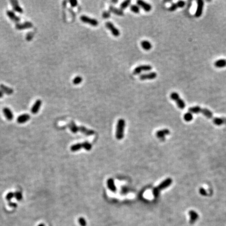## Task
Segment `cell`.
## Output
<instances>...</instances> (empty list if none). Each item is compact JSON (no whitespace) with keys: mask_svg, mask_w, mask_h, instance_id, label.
<instances>
[{"mask_svg":"<svg viewBox=\"0 0 226 226\" xmlns=\"http://www.w3.org/2000/svg\"><path fill=\"white\" fill-rule=\"evenodd\" d=\"M82 81V78L80 76H77L74 78L73 80V83L75 85H77L81 83Z\"/></svg>","mask_w":226,"mask_h":226,"instance_id":"obj_30","label":"cell"},{"mask_svg":"<svg viewBox=\"0 0 226 226\" xmlns=\"http://www.w3.org/2000/svg\"><path fill=\"white\" fill-rule=\"evenodd\" d=\"M137 4L139 5L140 7H141L145 11L149 12L151 10L152 6L149 4H148L143 1H141V0H139V1L137 2Z\"/></svg>","mask_w":226,"mask_h":226,"instance_id":"obj_19","label":"cell"},{"mask_svg":"<svg viewBox=\"0 0 226 226\" xmlns=\"http://www.w3.org/2000/svg\"><path fill=\"white\" fill-rule=\"evenodd\" d=\"M14 197V193L12 192H9L6 195V196H5V198H6V201H7L9 202L11 201L12 200Z\"/></svg>","mask_w":226,"mask_h":226,"instance_id":"obj_29","label":"cell"},{"mask_svg":"<svg viewBox=\"0 0 226 226\" xmlns=\"http://www.w3.org/2000/svg\"><path fill=\"white\" fill-rule=\"evenodd\" d=\"M215 67L218 68H223L226 67V60L225 59H221L215 61L214 63Z\"/></svg>","mask_w":226,"mask_h":226,"instance_id":"obj_22","label":"cell"},{"mask_svg":"<svg viewBox=\"0 0 226 226\" xmlns=\"http://www.w3.org/2000/svg\"><path fill=\"white\" fill-rule=\"evenodd\" d=\"M142 48L146 50H149L152 48V44L148 40H143L141 42Z\"/></svg>","mask_w":226,"mask_h":226,"instance_id":"obj_24","label":"cell"},{"mask_svg":"<svg viewBox=\"0 0 226 226\" xmlns=\"http://www.w3.org/2000/svg\"><path fill=\"white\" fill-rule=\"evenodd\" d=\"M3 93L1 91H0V99L3 97Z\"/></svg>","mask_w":226,"mask_h":226,"instance_id":"obj_38","label":"cell"},{"mask_svg":"<svg viewBox=\"0 0 226 226\" xmlns=\"http://www.w3.org/2000/svg\"><path fill=\"white\" fill-rule=\"evenodd\" d=\"M170 98L176 102L177 106L179 108L183 110L185 108L186 104L185 102L181 98L177 93L173 92L171 93L170 94Z\"/></svg>","mask_w":226,"mask_h":226,"instance_id":"obj_5","label":"cell"},{"mask_svg":"<svg viewBox=\"0 0 226 226\" xmlns=\"http://www.w3.org/2000/svg\"><path fill=\"white\" fill-rule=\"evenodd\" d=\"M107 184L108 189L113 192H115L116 191V187L115 184V182L113 178H109L107 182Z\"/></svg>","mask_w":226,"mask_h":226,"instance_id":"obj_21","label":"cell"},{"mask_svg":"<svg viewBox=\"0 0 226 226\" xmlns=\"http://www.w3.org/2000/svg\"><path fill=\"white\" fill-rule=\"evenodd\" d=\"M69 2L72 7H75L77 4V2L76 1H70Z\"/></svg>","mask_w":226,"mask_h":226,"instance_id":"obj_36","label":"cell"},{"mask_svg":"<svg viewBox=\"0 0 226 226\" xmlns=\"http://www.w3.org/2000/svg\"><path fill=\"white\" fill-rule=\"evenodd\" d=\"M106 27L112 32L113 35L115 37H118L120 35L119 30L116 28L114 25L110 22H107L105 24Z\"/></svg>","mask_w":226,"mask_h":226,"instance_id":"obj_8","label":"cell"},{"mask_svg":"<svg viewBox=\"0 0 226 226\" xmlns=\"http://www.w3.org/2000/svg\"><path fill=\"white\" fill-rule=\"evenodd\" d=\"M38 226H45V225L44 224H40L39 225H38Z\"/></svg>","mask_w":226,"mask_h":226,"instance_id":"obj_39","label":"cell"},{"mask_svg":"<svg viewBox=\"0 0 226 226\" xmlns=\"http://www.w3.org/2000/svg\"><path fill=\"white\" fill-rule=\"evenodd\" d=\"M125 127V120L123 119H119L116 126V138L117 139L121 140L123 138L124 136Z\"/></svg>","mask_w":226,"mask_h":226,"instance_id":"obj_3","label":"cell"},{"mask_svg":"<svg viewBox=\"0 0 226 226\" xmlns=\"http://www.w3.org/2000/svg\"><path fill=\"white\" fill-rule=\"evenodd\" d=\"M157 76V74L156 72H151L147 74H143L141 75H140L139 78L141 80H152L156 78Z\"/></svg>","mask_w":226,"mask_h":226,"instance_id":"obj_14","label":"cell"},{"mask_svg":"<svg viewBox=\"0 0 226 226\" xmlns=\"http://www.w3.org/2000/svg\"><path fill=\"white\" fill-rule=\"evenodd\" d=\"M8 205L10 206V207H12V208H16V207H17V204L16 203H15V202H12V201L9 202Z\"/></svg>","mask_w":226,"mask_h":226,"instance_id":"obj_34","label":"cell"},{"mask_svg":"<svg viewBox=\"0 0 226 226\" xmlns=\"http://www.w3.org/2000/svg\"><path fill=\"white\" fill-rule=\"evenodd\" d=\"M152 67L150 65H141L136 67L134 70L133 74H134V75H139L142 71H150V70H152Z\"/></svg>","mask_w":226,"mask_h":226,"instance_id":"obj_9","label":"cell"},{"mask_svg":"<svg viewBox=\"0 0 226 226\" xmlns=\"http://www.w3.org/2000/svg\"><path fill=\"white\" fill-rule=\"evenodd\" d=\"M2 111L4 115L5 116L7 120H9V121H11V120L13 119L14 114L13 112L10 110V108L9 107H4L3 108Z\"/></svg>","mask_w":226,"mask_h":226,"instance_id":"obj_15","label":"cell"},{"mask_svg":"<svg viewBox=\"0 0 226 226\" xmlns=\"http://www.w3.org/2000/svg\"><path fill=\"white\" fill-rule=\"evenodd\" d=\"M14 197L17 201H20L23 200V194L21 192L16 191L14 193Z\"/></svg>","mask_w":226,"mask_h":226,"instance_id":"obj_27","label":"cell"},{"mask_svg":"<svg viewBox=\"0 0 226 226\" xmlns=\"http://www.w3.org/2000/svg\"><path fill=\"white\" fill-rule=\"evenodd\" d=\"M42 104V100H37L31 108V113L33 114H37L39 111L41 105Z\"/></svg>","mask_w":226,"mask_h":226,"instance_id":"obj_12","label":"cell"},{"mask_svg":"<svg viewBox=\"0 0 226 226\" xmlns=\"http://www.w3.org/2000/svg\"><path fill=\"white\" fill-rule=\"evenodd\" d=\"M68 127L70 130L73 134H76L77 132L80 131L87 136H92L94 135L95 133L94 131L93 130L88 129L84 126H77L75 122L73 121L70 122L68 125Z\"/></svg>","mask_w":226,"mask_h":226,"instance_id":"obj_1","label":"cell"},{"mask_svg":"<svg viewBox=\"0 0 226 226\" xmlns=\"http://www.w3.org/2000/svg\"><path fill=\"white\" fill-rule=\"evenodd\" d=\"M200 193L201 195H203V196H206L207 195L206 190L203 188H201L200 189Z\"/></svg>","mask_w":226,"mask_h":226,"instance_id":"obj_35","label":"cell"},{"mask_svg":"<svg viewBox=\"0 0 226 226\" xmlns=\"http://www.w3.org/2000/svg\"><path fill=\"white\" fill-rule=\"evenodd\" d=\"M112 2H114V3H117V2H118V1H113Z\"/></svg>","mask_w":226,"mask_h":226,"instance_id":"obj_40","label":"cell"},{"mask_svg":"<svg viewBox=\"0 0 226 226\" xmlns=\"http://www.w3.org/2000/svg\"><path fill=\"white\" fill-rule=\"evenodd\" d=\"M189 214L190 217V222H191L192 223H194V222L197 219V218L198 217V214L195 212L193 211V210L190 211Z\"/></svg>","mask_w":226,"mask_h":226,"instance_id":"obj_25","label":"cell"},{"mask_svg":"<svg viewBox=\"0 0 226 226\" xmlns=\"http://www.w3.org/2000/svg\"><path fill=\"white\" fill-rule=\"evenodd\" d=\"M34 36V33L32 32H30L27 33L26 35V40L28 41H29L33 39Z\"/></svg>","mask_w":226,"mask_h":226,"instance_id":"obj_32","label":"cell"},{"mask_svg":"<svg viewBox=\"0 0 226 226\" xmlns=\"http://www.w3.org/2000/svg\"><path fill=\"white\" fill-rule=\"evenodd\" d=\"M130 10L132 12H133L135 13H139L140 12L139 7L136 5H132L130 6Z\"/></svg>","mask_w":226,"mask_h":226,"instance_id":"obj_31","label":"cell"},{"mask_svg":"<svg viewBox=\"0 0 226 226\" xmlns=\"http://www.w3.org/2000/svg\"><path fill=\"white\" fill-rule=\"evenodd\" d=\"M196 2L197 4V6L195 14V16L196 17H200L201 16L202 14L204 3V1H202V0H197Z\"/></svg>","mask_w":226,"mask_h":226,"instance_id":"obj_11","label":"cell"},{"mask_svg":"<svg viewBox=\"0 0 226 226\" xmlns=\"http://www.w3.org/2000/svg\"><path fill=\"white\" fill-rule=\"evenodd\" d=\"M172 183V180L170 178H167L165 180L161 182L157 187L155 188L152 191V194L153 195L154 197H158L159 193L161 190L167 188H168L169 186Z\"/></svg>","mask_w":226,"mask_h":226,"instance_id":"obj_2","label":"cell"},{"mask_svg":"<svg viewBox=\"0 0 226 226\" xmlns=\"http://www.w3.org/2000/svg\"><path fill=\"white\" fill-rule=\"evenodd\" d=\"M102 16L104 18H108L111 16V13L110 12H107V11L104 12L102 14Z\"/></svg>","mask_w":226,"mask_h":226,"instance_id":"obj_33","label":"cell"},{"mask_svg":"<svg viewBox=\"0 0 226 226\" xmlns=\"http://www.w3.org/2000/svg\"><path fill=\"white\" fill-rule=\"evenodd\" d=\"M184 119L186 122H190L193 119V114L189 112L186 113L184 115Z\"/></svg>","mask_w":226,"mask_h":226,"instance_id":"obj_26","label":"cell"},{"mask_svg":"<svg viewBox=\"0 0 226 226\" xmlns=\"http://www.w3.org/2000/svg\"><path fill=\"white\" fill-rule=\"evenodd\" d=\"M30 119V115L28 114H23L17 118L16 121L18 124H23L27 122Z\"/></svg>","mask_w":226,"mask_h":226,"instance_id":"obj_16","label":"cell"},{"mask_svg":"<svg viewBox=\"0 0 226 226\" xmlns=\"http://www.w3.org/2000/svg\"><path fill=\"white\" fill-rule=\"evenodd\" d=\"M109 10H110V12H112L117 15H118V16H123V15H124V12L121 9H117L115 7L111 6L110 8H109Z\"/></svg>","mask_w":226,"mask_h":226,"instance_id":"obj_23","label":"cell"},{"mask_svg":"<svg viewBox=\"0 0 226 226\" xmlns=\"http://www.w3.org/2000/svg\"><path fill=\"white\" fill-rule=\"evenodd\" d=\"M169 134H170V131L167 129H162L161 130L158 131L156 133V136L158 138L163 140V139H164L165 136L168 135Z\"/></svg>","mask_w":226,"mask_h":226,"instance_id":"obj_20","label":"cell"},{"mask_svg":"<svg viewBox=\"0 0 226 226\" xmlns=\"http://www.w3.org/2000/svg\"><path fill=\"white\" fill-rule=\"evenodd\" d=\"M130 3L131 1H129V0H127V1L123 2L122 3H121V4H120V9H121V10H123L127 8V7L130 5Z\"/></svg>","mask_w":226,"mask_h":226,"instance_id":"obj_28","label":"cell"},{"mask_svg":"<svg viewBox=\"0 0 226 226\" xmlns=\"http://www.w3.org/2000/svg\"><path fill=\"white\" fill-rule=\"evenodd\" d=\"M0 91L2 92L3 94L4 93V94L9 95L13 94L14 93V90L12 88L6 86V85L3 84H0Z\"/></svg>","mask_w":226,"mask_h":226,"instance_id":"obj_17","label":"cell"},{"mask_svg":"<svg viewBox=\"0 0 226 226\" xmlns=\"http://www.w3.org/2000/svg\"><path fill=\"white\" fill-rule=\"evenodd\" d=\"M34 25L30 22H25L22 23H18L15 25V28L18 30H22L26 29L32 28Z\"/></svg>","mask_w":226,"mask_h":226,"instance_id":"obj_6","label":"cell"},{"mask_svg":"<svg viewBox=\"0 0 226 226\" xmlns=\"http://www.w3.org/2000/svg\"><path fill=\"white\" fill-rule=\"evenodd\" d=\"M10 3L12 6L13 10L19 14H22L23 13V10L22 7L19 5L18 1L17 0H11Z\"/></svg>","mask_w":226,"mask_h":226,"instance_id":"obj_13","label":"cell"},{"mask_svg":"<svg viewBox=\"0 0 226 226\" xmlns=\"http://www.w3.org/2000/svg\"><path fill=\"white\" fill-rule=\"evenodd\" d=\"M6 15L7 17H8L11 20L16 23V24H18V23H19V22L21 21V18H19L17 15H16V14L15 13V12L13 11H11V10H7L6 11Z\"/></svg>","mask_w":226,"mask_h":226,"instance_id":"obj_10","label":"cell"},{"mask_svg":"<svg viewBox=\"0 0 226 226\" xmlns=\"http://www.w3.org/2000/svg\"><path fill=\"white\" fill-rule=\"evenodd\" d=\"M185 5V2L183 1H178L177 2L173 3V4L171 5L169 8L168 9L169 11L171 12H173L176 10L178 7L180 8H182V7H183Z\"/></svg>","mask_w":226,"mask_h":226,"instance_id":"obj_18","label":"cell"},{"mask_svg":"<svg viewBox=\"0 0 226 226\" xmlns=\"http://www.w3.org/2000/svg\"><path fill=\"white\" fill-rule=\"evenodd\" d=\"M79 221V223H80V224L81 225L85 226V224H86V223H85V221L84 219H83V218H80Z\"/></svg>","mask_w":226,"mask_h":226,"instance_id":"obj_37","label":"cell"},{"mask_svg":"<svg viewBox=\"0 0 226 226\" xmlns=\"http://www.w3.org/2000/svg\"><path fill=\"white\" fill-rule=\"evenodd\" d=\"M92 146L91 144L88 142L86 141L82 143H78L75 144V145L71 146V147H70V150L72 152H76L80 150L82 148H84L85 150L89 151L92 149Z\"/></svg>","mask_w":226,"mask_h":226,"instance_id":"obj_4","label":"cell"},{"mask_svg":"<svg viewBox=\"0 0 226 226\" xmlns=\"http://www.w3.org/2000/svg\"><path fill=\"white\" fill-rule=\"evenodd\" d=\"M80 19L82 22L85 23H88V24H90L93 26H97L99 24L98 21L96 20L95 19L92 18L87 16H84V15L81 16L80 17Z\"/></svg>","mask_w":226,"mask_h":226,"instance_id":"obj_7","label":"cell"}]
</instances>
